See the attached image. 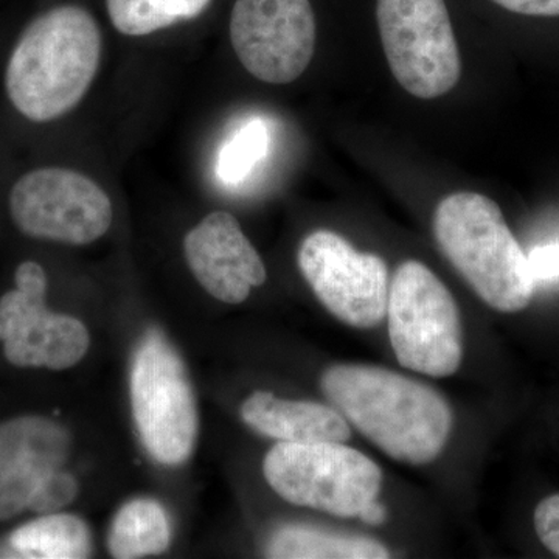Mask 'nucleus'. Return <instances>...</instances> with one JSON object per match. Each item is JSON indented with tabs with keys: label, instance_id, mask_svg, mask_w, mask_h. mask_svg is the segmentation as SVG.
Returning <instances> with one entry per match:
<instances>
[{
	"label": "nucleus",
	"instance_id": "21",
	"mask_svg": "<svg viewBox=\"0 0 559 559\" xmlns=\"http://www.w3.org/2000/svg\"><path fill=\"white\" fill-rule=\"evenodd\" d=\"M535 530L540 543L559 558V495L540 500L535 510Z\"/></svg>",
	"mask_w": 559,
	"mask_h": 559
},
{
	"label": "nucleus",
	"instance_id": "2",
	"mask_svg": "<svg viewBox=\"0 0 559 559\" xmlns=\"http://www.w3.org/2000/svg\"><path fill=\"white\" fill-rule=\"evenodd\" d=\"M322 389L345 419L393 460L428 465L450 440V403L425 382L382 367L340 364L323 373Z\"/></svg>",
	"mask_w": 559,
	"mask_h": 559
},
{
	"label": "nucleus",
	"instance_id": "15",
	"mask_svg": "<svg viewBox=\"0 0 559 559\" xmlns=\"http://www.w3.org/2000/svg\"><path fill=\"white\" fill-rule=\"evenodd\" d=\"M267 557L282 559H385L388 547L367 536L288 525L272 535Z\"/></svg>",
	"mask_w": 559,
	"mask_h": 559
},
{
	"label": "nucleus",
	"instance_id": "6",
	"mask_svg": "<svg viewBox=\"0 0 559 559\" xmlns=\"http://www.w3.org/2000/svg\"><path fill=\"white\" fill-rule=\"evenodd\" d=\"M7 205L21 234L70 246L100 240L114 216L112 202L97 182L58 165H43L17 176Z\"/></svg>",
	"mask_w": 559,
	"mask_h": 559
},
{
	"label": "nucleus",
	"instance_id": "9",
	"mask_svg": "<svg viewBox=\"0 0 559 559\" xmlns=\"http://www.w3.org/2000/svg\"><path fill=\"white\" fill-rule=\"evenodd\" d=\"M16 288L0 299V341L5 358L16 367L66 370L90 349V331L79 319L46 307L47 275L36 261L14 272Z\"/></svg>",
	"mask_w": 559,
	"mask_h": 559
},
{
	"label": "nucleus",
	"instance_id": "14",
	"mask_svg": "<svg viewBox=\"0 0 559 559\" xmlns=\"http://www.w3.org/2000/svg\"><path fill=\"white\" fill-rule=\"evenodd\" d=\"M241 417L257 432L288 443H344L352 437L347 419L336 407L282 400L271 392L252 393L242 404Z\"/></svg>",
	"mask_w": 559,
	"mask_h": 559
},
{
	"label": "nucleus",
	"instance_id": "12",
	"mask_svg": "<svg viewBox=\"0 0 559 559\" xmlns=\"http://www.w3.org/2000/svg\"><path fill=\"white\" fill-rule=\"evenodd\" d=\"M187 264L210 296L237 305L264 285L266 267L229 212H213L183 240Z\"/></svg>",
	"mask_w": 559,
	"mask_h": 559
},
{
	"label": "nucleus",
	"instance_id": "5",
	"mask_svg": "<svg viewBox=\"0 0 559 559\" xmlns=\"http://www.w3.org/2000/svg\"><path fill=\"white\" fill-rule=\"evenodd\" d=\"M389 336L401 366L432 378L452 377L463 358L454 297L426 264H401L389 289Z\"/></svg>",
	"mask_w": 559,
	"mask_h": 559
},
{
	"label": "nucleus",
	"instance_id": "3",
	"mask_svg": "<svg viewBox=\"0 0 559 559\" xmlns=\"http://www.w3.org/2000/svg\"><path fill=\"white\" fill-rule=\"evenodd\" d=\"M437 242L488 307L520 312L536 282L528 259L495 201L473 191L450 194L433 215Z\"/></svg>",
	"mask_w": 559,
	"mask_h": 559
},
{
	"label": "nucleus",
	"instance_id": "20",
	"mask_svg": "<svg viewBox=\"0 0 559 559\" xmlns=\"http://www.w3.org/2000/svg\"><path fill=\"white\" fill-rule=\"evenodd\" d=\"M79 495V484L72 474L58 469L40 484L33 496L28 510L33 513L50 514L69 506Z\"/></svg>",
	"mask_w": 559,
	"mask_h": 559
},
{
	"label": "nucleus",
	"instance_id": "4",
	"mask_svg": "<svg viewBox=\"0 0 559 559\" xmlns=\"http://www.w3.org/2000/svg\"><path fill=\"white\" fill-rule=\"evenodd\" d=\"M263 474L280 498L340 518H358L382 485L373 460L336 441H280L264 457Z\"/></svg>",
	"mask_w": 559,
	"mask_h": 559
},
{
	"label": "nucleus",
	"instance_id": "7",
	"mask_svg": "<svg viewBox=\"0 0 559 559\" xmlns=\"http://www.w3.org/2000/svg\"><path fill=\"white\" fill-rule=\"evenodd\" d=\"M377 21L390 70L404 90L423 100L454 90L462 61L444 0H378Z\"/></svg>",
	"mask_w": 559,
	"mask_h": 559
},
{
	"label": "nucleus",
	"instance_id": "16",
	"mask_svg": "<svg viewBox=\"0 0 559 559\" xmlns=\"http://www.w3.org/2000/svg\"><path fill=\"white\" fill-rule=\"evenodd\" d=\"M9 557L80 559L91 557L92 538L86 522L72 514H49L14 530Z\"/></svg>",
	"mask_w": 559,
	"mask_h": 559
},
{
	"label": "nucleus",
	"instance_id": "13",
	"mask_svg": "<svg viewBox=\"0 0 559 559\" xmlns=\"http://www.w3.org/2000/svg\"><path fill=\"white\" fill-rule=\"evenodd\" d=\"M70 452L68 430L43 417L0 425V521L28 510L40 484L61 469Z\"/></svg>",
	"mask_w": 559,
	"mask_h": 559
},
{
	"label": "nucleus",
	"instance_id": "17",
	"mask_svg": "<svg viewBox=\"0 0 559 559\" xmlns=\"http://www.w3.org/2000/svg\"><path fill=\"white\" fill-rule=\"evenodd\" d=\"M167 511L153 499H135L121 507L110 525L108 547L114 558H143L170 547Z\"/></svg>",
	"mask_w": 559,
	"mask_h": 559
},
{
	"label": "nucleus",
	"instance_id": "23",
	"mask_svg": "<svg viewBox=\"0 0 559 559\" xmlns=\"http://www.w3.org/2000/svg\"><path fill=\"white\" fill-rule=\"evenodd\" d=\"M511 13L525 16H559V0H492Z\"/></svg>",
	"mask_w": 559,
	"mask_h": 559
},
{
	"label": "nucleus",
	"instance_id": "11",
	"mask_svg": "<svg viewBox=\"0 0 559 559\" xmlns=\"http://www.w3.org/2000/svg\"><path fill=\"white\" fill-rule=\"evenodd\" d=\"M310 0H237L230 43L242 68L267 84H289L304 75L316 50Z\"/></svg>",
	"mask_w": 559,
	"mask_h": 559
},
{
	"label": "nucleus",
	"instance_id": "22",
	"mask_svg": "<svg viewBox=\"0 0 559 559\" xmlns=\"http://www.w3.org/2000/svg\"><path fill=\"white\" fill-rule=\"evenodd\" d=\"M527 259L535 282L559 278V241L533 249Z\"/></svg>",
	"mask_w": 559,
	"mask_h": 559
},
{
	"label": "nucleus",
	"instance_id": "1",
	"mask_svg": "<svg viewBox=\"0 0 559 559\" xmlns=\"http://www.w3.org/2000/svg\"><path fill=\"white\" fill-rule=\"evenodd\" d=\"M102 60V33L90 11L58 5L33 17L11 47L3 94L31 124L72 112L91 90Z\"/></svg>",
	"mask_w": 559,
	"mask_h": 559
},
{
	"label": "nucleus",
	"instance_id": "10",
	"mask_svg": "<svg viewBox=\"0 0 559 559\" xmlns=\"http://www.w3.org/2000/svg\"><path fill=\"white\" fill-rule=\"evenodd\" d=\"M299 267L320 304L345 325L370 330L388 314V264L358 252L331 230H316L301 242Z\"/></svg>",
	"mask_w": 559,
	"mask_h": 559
},
{
	"label": "nucleus",
	"instance_id": "8",
	"mask_svg": "<svg viewBox=\"0 0 559 559\" xmlns=\"http://www.w3.org/2000/svg\"><path fill=\"white\" fill-rule=\"evenodd\" d=\"M131 403L150 454L164 465L186 462L198 437L197 401L182 360L159 334H150L135 353Z\"/></svg>",
	"mask_w": 559,
	"mask_h": 559
},
{
	"label": "nucleus",
	"instance_id": "24",
	"mask_svg": "<svg viewBox=\"0 0 559 559\" xmlns=\"http://www.w3.org/2000/svg\"><path fill=\"white\" fill-rule=\"evenodd\" d=\"M358 518L364 524L373 525L374 527V525L384 524L385 518H388V510H385L381 502L374 499L360 510Z\"/></svg>",
	"mask_w": 559,
	"mask_h": 559
},
{
	"label": "nucleus",
	"instance_id": "18",
	"mask_svg": "<svg viewBox=\"0 0 559 559\" xmlns=\"http://www.w3.org/2000/svg\"><path fill=\"white\" fill-rule=\"evenodd\" d=\"M212 0H106L109 20L121 35L146 36L194 20Z\"/></svg>",
	"mask_w": 559,
	"mask_h": 559
},
{
	"label": "nucleus",
	"instance_id": "19",
	"mask_svg": "<svg viewBox=\"0 0 559 559\" xmlns=\"http://www.w3.org/2000/svg\"><path fill=\"white\" fill-rule=\"evenodd\" d=\"M267 148L270 131L266 123L260 119L246 121L221 150L216 167L219 179L230 186L241 182L264 159Z\"/></svg>",
	"mask_w": 559,
	"mask_h": 559
}]
</instances>
